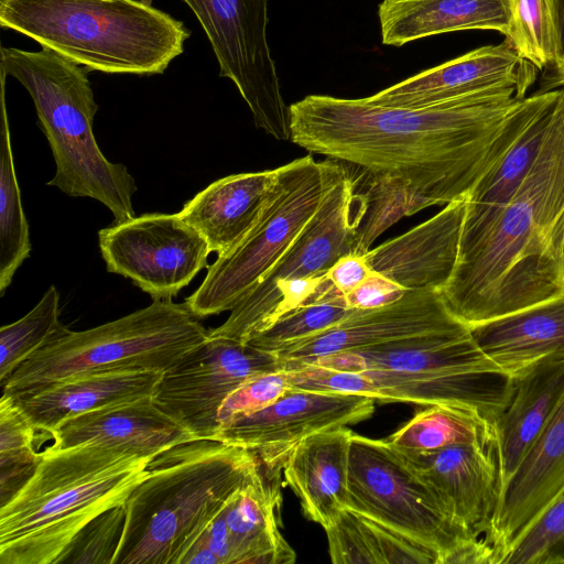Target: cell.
<instances>
[{
	"label": "cell",
	"mask_w": 564,
	"mask_h": 564,
	"mask_svg": "<svg viewBox=\"0 0 564 564\" xmlns=\"http://www.w3.org/2000/svg\"><path fill=\"white\" fill-rule=\"evenodd\" d=\"M394 449L437 491L460 524L477 536L486 535L501 491L494 445H456L433 452Z\"/></svg>",
	"instance_id": "ffe728a7"
},
{
	"label": "cell",
	"mask_w": 564,
	"mask_h": 564,
	"mask_svg": "<svg viewBox=\"0 0 564 564\" xmlns=\"http://www.w3.org/2000/svg\"><path fill=\"white\" fill-rule=\"evenodd\" d=\"M289 388L285 369L262 372L247 379L221 404L218 411L219 426L235 416L268 406Z\"/></svg>",
	"instance_id": "60d3db41"
},
{
	"label": "cell",
	"mask_w": 564,
	"mask_h": 564,
	"mask_svg": "<svg viewBox=\"0 0 564 564\" xmlns=\"http://www.w3.org/2000/svg\"><path fill=\"white\" fill-rule=\"evenodd\" d=\"M261 466L254 453L216 440L160 453L123 505L126 522L112 564H181L229 496Z\"/></svg>",
	"instance_id": "277c9868"
},
{
	"label": "cell",
	"mask_w": 564,
	"mask_h": 564,
	"mask_svg": "<svg viewBox=\"0 0 564 564\" xmlns=\"http://www.w3.org/2000/svg\"><path fill=\"white\" fill-rule=\"evenodd\" d=\"M152 459L99 445L45 448L0 506V564H59L91 520L126 503Z\"/></svg>",
	"instance_id": "3957f363"
},
{
	"label": "cell",
	"mask_w": 564,
	"mask_h": 564,
	"mask_svg": "<svg viewBox=\"0 0 564 564\" xmlns=\"http://www.w3.org/2000/svg\"><path fill=\"white\" fill-rule=\"evenodd\" d=\"M552 253L564 276V213L553 232Z\"/></svg>",
	"instance_id": "f6af8a7d"
},
{
	"label": "cell",
	"mask_w": 564,
	"mask_h": 564,
	"mask_svg": "<svg viewBox=\"0 0 564 564\" xmlns=\"http://www.w3.org/2000/svg\"><path fill=\"white\" fill-rule=\"evenodd\" d=\"M283 369L274 354L249 343L210 337L165 370L152 395L164 413L198 440H214L218 411L247 379Z\"/></svg>",
	"instance_id": "7c38bea8"
},
{
	"label": "cell",
	"mask_w": 564,
	"mask_h": 564,
	"mask_svg": "<svg viewBox=\"0 0 564 564\" xmlns=\"http://www.w3.org/2000/svg\"><path fill=\"white\" fill-rule=\"evenodd\" d=\"M549 96L490 89L426 109L310 95L290 105L291 141L371 173L400 178L434 205L468 196Z\"/></svg>",
	"instance_id": "6da1fadb"
},
{
	"label": "cell",
	"mask_w": 564,
	"mask_h": 564,
	"mask_svg": "<svg viewBox=\"0 0 564 564\" xmlns=\"http://www.w3.org/2000/svg\"><path fill=\"white\" fill-rule=\"evenodd\" d=\"M352 434L347 426L315 433L293 448L282 468L304 516L324 530L347 507Z\"/></svg>",
	"instance_id": "d4e9b609"
},
{
	"label": "cell",
	"mask_w": 564,
	"mask_h": 564,
	"mask_svg": "<svg viewBox=\"0 0 564 564\" xmlns=\"http://www.w3.org/2000/svg\"><path fill=\"white\" fill-rule=\"evenodd\" d=\"M469 329L481 352L511 377L545 359L564 360V292Z\"/></svg>",
	"instance_id": "83f0119b"
},
{
	"label": "cell",
	"mask_w": 564,
	"mask_h": 564,
	"mask_svg": "<svg viewBox=\"0 0 564 564\" xmlns=\"http://www.w3.org/2000/svg\"><path fill=\"white\" fill-rule=\"evenodd\" d=\"M375 401L354 393L289 388L268 406L221 424L214 440L246 448L267 469L281 471L290 453L303 440L369 419Z\"/></svg>",
	"instance_id": "9a60e30c"
},
{
	"label": "cell",
	"mask_w": 564,
	"mask_h": 564,
	"mask_svg": "<svg viewBox=\"0 0 564 564\" xmlns=\"http://www.w3.org/2000/svg\"><path fill=\"white\" fill-rule=\"evenodd\" d=\"M322 163L325 187L317 210L272 269L208 336L248 343L302 305L341 257L355 254L365 212L356 175L345 162L328 158Z\"/></svg>",
	"instance_id": "ba28073f"
},
{
	"label": "cell",
	"mask_w": 564,
	"mask_h": 564,
	"mask_svg": "<svg viewBox=\"0 0 564 564\" xmlns=\"http://www.w3.org/2000/svg\"><path fill=\"white\" fill-rule=\"evenodd\" d=\"M0 25L110 74H162L191 34L152 0H0Z\"/></svg>",
	"instance_id": "5b68a950"
},
{
	"label": "cell",
	"mask_w": 564,
	"mask_h": 564,
	"mask_svg": "<svg viewBox=\"0 0 564 564\" xmlns=\"http://www.w3.org/2000/svg\"><path fill=\"white\" fill-rule=\"evenodd\" d=\"M290 388L343 392L381 402L453 403L479 410L491 422L506 406L512 377L498 370L466 372L341 371L315 365L286 370Z\"/></svg>",
	"instance_id": "5bb4252c"
},
{
	"label": "cell",
	"mask_w": 564,
	"mask_h": 564,
	"mask_svg": "<svg viewBox=\"0 0 564 564\" xmlns=\"http://www.w3.org/2000/svg\"><path fill=\"white\" fill-rule=\"evenodd\" d=\"M552 2L558 39V61L556 63L558 65L564 61V0H552Z\"/></svg>",
	"instance_id": "bcb514c9"
},
{
	"label": "cell",
	"mask_w": 564,
	"mask_h": 564,
	"mask_svg": "<svg viewBox=\"0 0 564 564\" xmlns=\"http://www.w3.org/2000/svg\"><path fill=\"white\" fill-rule=\"evenodd\" d=\"M59 315V294L51 285L29 313L0 328V384L33 354L67 329Z\"/></svg>",
	"instance_id": "e575fe53"
},
{
	"label": "cell",
	"mask_w": 564,
	"mask_h": 564,
	"mask_svg": "<svg viewBox=\"0 0 564 564\" xmlns=\"http://www.w3.org/2000/svg\"><path fill=\"white\" fill-rule=\"evenodd\" d=\"M346 508L433 549L440 564H494L491 546L456 520L387 440L352 434Z\"/></svg>",
	"instance_id": "9c48e42d"
},
{
	"label": "cell",
	"mask_w": 564,
	"mask_h": 564,
	"mask_svg": "<svg viewBox=\"0 0 564 564\" xmlns=\"http://www.w3.org/2000/svg\"><path fill=\"white\" fill-rule=\"evenodd\" d=\"M52 449L99 445L154 458L174 445L196 438L153 402L124 401L63 420L50 434Z\"/></svg>",
	"instance_id": "7402d4cb"
},
{
	"label": "cell",
	"mask_w": 564,
	"mask_h": 564,
	"mask_svg": "<svg viewBox=\"0 0 564 564\" xmlns=\"http://www.w3.org/2000/svg\"><path fill=\"white\" fill-rule=\"evenodd\" d=\"M406 290L380 274L371 272L357 288L345 295L348 307L370 310L400 300Z\"/></svg>",
	"instance_id": "b9f144b4"
},
{
	"label": "cell",
	"mask_w": 564,
	"mask_h": 564,
	"mask_svg": "<svg viewBox=\"0 0 564 564\" xmlns=\"http://www.w3.org/2000/svg\"><path fill=\"white\" fill-rule=\"evenodd\" d=\"M564 487V398L514 473L501 487L499 502L484 540L494 564Z\"/></svg>",
	"instance_id": "d6986e66"
},
{
	"label": "cell",
	"mask_w": 564,
	"mask_h": 564,
	"mask_svg": "<svg viewBox=\"0 0 564 564\" xmlns=\"http://www.w3.org/2000/svg\"><path fill=\"white\" fill-rule=\"evenodd\" d=\"M107 271L122 275L153 301L172 300L205 268L204 237L177 214L152 213L98 232Z\"/></svg>",
	"instance_id": "4fadbf2b"
},
{
	"label": "cell",
	"mask_w": 564,
	"mask_h": 564,
	"mask_svg": "<svg viewBox=\"0 0 564 564\" xmlns=\"http://www.w3.org/2000/svg\"><path fill=\"white\" fill-rule=\"evenodd\" d=\"M564 398V360L545 359L512 377L506 406L492 421L501 487Z\"/></svg>",
	"instance_id": "484cf974"
},
{
	"label": "cell",
	"mask_w": 564,
	"mask_h": 564,
	"mask_svg": "<svg viewBox=\"0 0 564 564\" xmlns=\"http://www.w3.org/2000/svg\"><path fill=\"white\" fill-rule=\"evenodd\" d=\"M381 41L410 42L465 30H509L507 0H382L378 8Z\"/></svg>",
	"instance_id": "f546056e"
},
{
	"label": "cell",
	"mask_w": 564,
	"mask_h": 564,
	"mask_svg": "<svg viewBox=\"0 0 564 564\" xmlns=\"http://www.w3.org/2000/svg\"><path fill=\"white\" fill-rule=\"evenodd\" d=\"M558 88L543 105L503 155L466 197L458 259L469 254L489 234L503 208L532 169L541 150Z\"/></svg>",
	"instance_id": "4316f807"
},
{
	"label": "cell",
	"mask_w": 564,
	"mask_h": 564,
	"mask_svg": "<svg viewBox=\"0 0 564 564\" xmlns=\"http://www.w3.org/2000/svg\"><path fill=\"white\" fill-rule=\"evenodd\" d=\"M466 197L446 204L429 220L364 257L370 271L406 291H442L457 263Z\"/></svg>",
	"instance_id": "44dd1931"
},
{
	"label": "cell",
	"mask_w": 564,
	"mask_h": 564,
	"mask_svg": "<svg viewBox=\"0 0 564 564\" xmlns=\"http://www.w3.org/2000/svg\"><path fill=\"white\" fill-rule=\"evenodd\" d=\"M387 442L397 449L411 452L456 445L495 446L492 422L475 408L453 403L426 405Z\"/></svg>",
	"instance_id": "1f68e13d"
},
{
	"label": "cell",
	"mask_w": 564,
	"mask_h": 564,
	"mask_svg": "<svg viewBox=\"0 0 564 564\" xmlns=\"http://www.w3.org/2000/svg\"><path fill=\"white\" fill-rule=\"evenodd\" d=\"M354 311L355 308L346 304L345 296L308 302L281 316L248 343L276 355L301 340L333 327Z\"/></svg>",
	"instance_id": "74e56055"
},
{
	"label": "cell",
	"mask_w": 564,
	"mask_h": 564,
	"mask_svg": "<svg viewBox=\"0 0 564 564\" xmlns=\"http://www.w3.org/2000/svg\"><path fill=\"white\" fill-rule=\"evenodd\" d=\"M280 471L261 468L236 489L191 545L181 564H291L280 532Z\"/></svg>",
	"instance_id": "2e32d148"
},
{
	"label": "cell",
	"mask_w": 564,
	"mask_h": 564,
	"mask_svg": "<svg viewBox=\"0 0 564 564\" xmlns=\"http://www.w3.org/2000/svg\"><path fill=\"white\" fill-rule=\"evenodd\" d=\"M0 123V295L31 252L30 231L21 200L4 99V72H1Z\"/></svg>",
	"instance_id": "d6a6232c"
},
{
	"label": "cell",
	"mask_w": 564,
	"mask_h": 564,
	"mask_svg": "<svg viewBox=\"0 0 564 564\" xmlns=\"http://www.w3.org/2000/svg\"><path fill=\"white\" fill-rule=\"evenodd\" d=\"M163 372L140 369L86 372L11 397L35 430L50 435L69 416L152 397Z\"/></svg>",
	"instance_id": "cb8c5ba5"
},
{
	"label": "cell",
	"mask_w": 564,
	"mask_h": 564,
	"mask_svg": "<svg viewBox=\"0 0 564 564\" xmlns=\"http://www.w3.org/2000/svg\"><path fill=\"white\" fill-rule=\"evenodd\" d=\"M500 564H564V487L511 545Z\"/></svg>",
	"instance_id": "f35d334b"
},
{
	"label": "cell",
	"mask_w": 564,
	"mask_h": 564,
	"mask_svg": "<svg viewBox=\"0 0 564 564\" xmlns=\"http://www.w3.org/2000/svg\"><path fill=\"white\" fill-rule=\"evenodd\" d=\"M562 86H564V61L545 70L536 93L553 90Z\"/></svg>",
	"instance_id": "ee69618b"
},
{
	"label": "cell",
	"mask_w": 564,
	"mask_h": 564,
	"mask_svg": "<svg viewBox=\"0 0 564 564\" xmlns=\"http://www.w3.org/2000/svg\"><path fill=\"white\" fill-rule=\"evenodd\" d=\"M36 430L11 395L0 399V496L1 503L35 469L41 453L35 452Z\"/></svg>",
	"instance_id": "8d00e7d4"
},
{
	"label": "cell",
	"mask_w": 564,
	"mask_h": 564,
	"mask_svg": "<svg viewBox=\"0 0 564 564\" xmlns=\"http://www.w3.org/2000/svg\"><path fill=\"white\" fill-rule=\"evenodd\" d=\"M334 564H440V554L352 509L325 529Z\"/></svg>",
	"instance_id": "4dcf8cb0"
},
{
	"label": "cell",
	"mask_w": 564,
	"mask_h": 564,
	"mask_svg": "<svg viewBox=\"0 0 564 564\" xmlns=\"http://www.w3.org/2000/svg\"><path fill=\"white\" fill-rule=\"evenodd\" d=\"M276 182L248 234L208 267L185 304L203 318L231 311L272 269L317 210L325 187L322 161L312 155L276 169Z\"/></svg>",
	"instance_id": "30bf717a"
},
{
	"label": "cell",
	"mask_w": 564,
	"mask_h": 564,
	"mask_svg": "<svg viewBox=\"0 0 564 564\" xmlns=\"http://www.w3.org/2000/svg\"><path fill=\"white\" fill-rule=\"evenodd\" d=\"M370 273V268L364 256L347 254L341 257L323 279L345 296L366 280Z\"/></svg>",
	"instance_id": "7bdbcfd3"
},
{
	"label": "cell",
	"mask_w": 564,
	"mask_h": 564,
	"mask_svg": "<svg viewBox=\"0 0 564 564\" xmlns=\"http://www.w3.org/2000/svg\"><path fill=\"white\" fill-rule=\"evenodd\" d=\"M208 338L186 304L155 300L99 326L67 328L1 383L2 393L42 387L77 375L109 370L165 371Z\"/></svg>",
	"instance_id": "52a82bcc"
},
{
	"label": "cell",
	"mask_w": 564,
	"mask_h": 564,
	"mask_svg": "<svg viewBox=\"0 0 564 564\" xmlns=\"http://www.w3.org/2000/svg\"><path fill=\"white\" fill-rule=\"evenodd\" d=\"M469 328L446 306L441 291L409 290L398 301L355 310L341 322L278 352L283 369L321 357L358 350L401 338Z\"/></svg>",
	"instance_id": "e0dca14e"
},
{
	"label": "cell",
	"mask_w": 564,
	"mask_h": 564,
	"mask_svg": "<svg viewBox=\"0 0 564 564\" xmlns=\"http://www.w3.org/2000/svg\"><path fill=\"white\" fill-rule=\"evenodd\" d=\"M359 169L361 173H355L356 189L364 197L365 212L356 232L355 254L364 256L398 220L434 203L400 178Z\"/></svg>",
	"instance_id": "836d02e7"
},
{
	"label": "cell",
	"mask_w": 564,
	"mask_h": 564,
	"mask_svg": "<svg viewBox=\"0 0 564 564\" xmlns=\"http://www.w3.org/2000/svg\"><path fill=\"white\" fill-rule=\"evenodd\" d=\"M205 31L221 77L248 105L253 122L278 140H291V113L267 39L269 0H183Z\"/></svg>",
	"instance_id": "8fae6325"
},
{
	"label": "cell",
	"mask_w": 564,
	"mask_h": 564,
	"mask_svg": "<svg viewBox=\"0 0 564 564\" xmlns=\"http://www.w3.org/2000/svg\"><path fill=\"white\" fill-rule=\"evenodd\" d=\"M276 176L275 169L219 178L184 204L178 215L204 237L210 252L223 256L254 225Z\"/></svg>",
	"instance_id": "f1b7e54d"
},
{
	"label": "cell",
	"mask_w": 564,
	"mask_h": 564,
	"mask_svg": "<svg viewBox=\"0 0 564 564\" xmlns=\"http://www.w3.org/2000/svg\"><path fill=\"white\" fill-rule=\"evenodd\" d=\"M124 522L123 505L100 513L78 533L61 563L112 564Z\"/></svg>",
	"instance_id": "ab89813d"
},
{
	"label": "cell",
	"mask_w": 564,
	"mask_h": 564,
	"mask_svg": "<svg viewBox=\"0 0 564 564\" xmlns=\"http://www.w3.org/2000/svg\"><path fill=\"white\" fill-rule=\"evenodd\" d=\"M302 365L356 372L391 370L424 373L498 370L478 348L469 328L410 336L358 350L321 357L297 366Z\"/></svg>",
	"instance_id": "603a6c76"
},
{
	"label": "cell",
	"mask_w": 564,
	"mask_h": 564,
	"mask_svg": "<svg viewBox=\"0 0 564 564\" xmlns=\"http://www.w3.org/2000/svg\"><path fill=\"white\" fill-rule=\"evenodd\" d=\"M535 69L505 39L498 45L481 46L422 70L366 100L383 107L426 109L496 88L516 87L525 95L536 77Z\"/></svg>",
	"instance_id": "ac0fdd59"
},
{
	"label": "cell",
	"mask_w": 564,
	"mask_h": 564,
	"mask_svg": "<svg viewBox=\"0 0 564 564\" xmlns=\"http://www.w3.org/2000/svg\"><path fill=\"white\" fill-rule=\"evenodd\" d=\"M1 70L29 91L56 164L47 182L72 197L100 202L115 223L135 217L134 178L121 163H112L100 151L93 132L98 110L87 67L42 47L29 52L1 46Z\"/></svg>",
	"instance_id": "8992f818"
},
{
	"label": "cell",
	"mask_w": 564,
	"mask_h": 564,
	"mask_svg": "<svg viewBox=\"0 0 564 564\" xmlns=\"http://www.w3.org/2000/svg\"><path fill=\"white\" fill-rule=\"evenodd\" d=\"M564 213V86L558 88L539 155L486 238L441 291L469 328L564 292L552 237Z\"/></svg>",
	"instance_id": "7a4b0ae2"
},
{
	"label": "cell",
	"mask_w": 564,
	"mask_h": 564,
	"mask_svg": "<svg viewBox=\"0 0 564 564\" xmlns=\"http://www.w3.org/2000/svg\"><path fill=\"white\" fill-rule=\"evenodd\" d=\"M505 36L518 55L539 70L556 65L558 39L552 0H507Z\"/></svg>",
	"instance_id": "d590c367"
}]
</instances>
